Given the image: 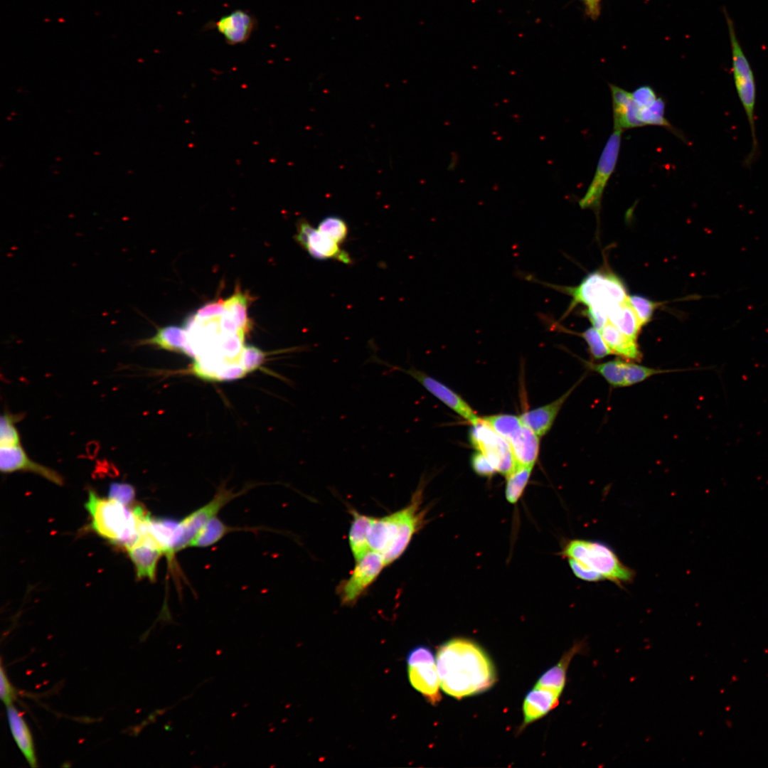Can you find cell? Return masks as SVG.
<instances>
[{
    "label": "cell",
    "instance_id": "cell-1",
    "mask_svg": "<svg viewBox=\"0 0 768 768\" xmlns=\"http://www.w3.org/2000/svg\"><path fill=\"white\" fill-rule=\"evenodd\" d=\"M436 663L442 690L457 699L482 693L496 679L488 654L468 639L454 638L440 645Z\"/></svg>",
    "mask_w": 768,
    "mask_h": 768
},
{
    "label": "cell",
    "instance_id": "cell-2",
    "mask_svg": "<svg viewBox=\"0 0 768 768\" xmlns=\"http://www.w3.org/2000/svg\"><path fill=\"white\" fill-rule=\"evenodd\" d=\"M425 483L421 480L404 508L382 517L370 516L367 530L370 550L378 553L386 566L406 550L413 536L426 524L427 508L422 507Z\"/></svg>",
    "mask_w": 768,
    "mask_h": 768
},
{
    "label": "cell",
    "instance_id": "cell-3",
    "mask_svg": "<svg viewBox=\"0 0 768 768\" xmlns=\"http://www.w3.org/2000/svg\"><path fill=\"white\" fill-rule=\"evenodd\" d=\"M85 507L91 517V529L111 543L127 550L141 538L142 523L148 514L142 506H126L90 490Z\"/></svg>",
    "mask_w": 768,
    "mask_h": 768
},
{
    "label": "cell",
    "instance_id": "cell-4",
    "mask_svg": "<svg viewBox=\"0 0 768 768\" xmlns=\"http://www.w3.org/2000/svg\"><path fill=\"white\" fill-rule=\"evenodd\" d=\"M723 14L729 33L732 71L735 90L745 111L751 133V149L743 161V166L750 169L759 155V146L755 124L757 85L750 63L737 36L735 24L725 8Z\"/></svg>",
    "mask_w": 768,
    "mask_h": 768
},
{
    "label": "cell",
    "instance_id": "cell-5",
    "mask_svg": "<svg viewBox=\"0 0 768 768\" xmlns=\"http://www.w3.org/2000/svg\"><path fill=\"white\" fill-rule=\"evenodd\" d=\"M560 554L582 563L622 588L625 584L631 583L636 576L635 571L624 565L613 549L603 542L571 539L566 542Z\"/></svg>",
    "mask_w": 768,
    "mask_h": 768
},
{
    "label": "cell",
    "instance_id": "cell-6",
    "mask_svg": "<svg viewBox=\"0 0 768 768\" xmlns=\"http://www.w3.org/2000/svg\"><path fill=\"white\" fill-rule=\"evenodd\" d=\"M526 278L570 295L572 300L565 316L567 315L570 310L577 304H583L587 306L600 307L609 314L610 309L614 306L621 304L628 299L624 284L619 278L612 274L600 272L590 273L575 287H561L545 283L538 281L530 276Z\"/></svg>",
    "mask_w": 768,
    "mask_h": 768
},
{
    "label": "cell",
    "instance_id": "cell-7",
    "mask_svg": "<svg viewBox=\"0 0 768 768\" xmlns=\"http://www.w3.org/2000/svg\"><path fill=\"white\" fill-rule=\"evenodd\" d=\"M471 425L469 432L471 446L487 457L496 472L506 476L513 471L517 466L508 441L481 417Z\"/></svg>",
    "mask_w": 768,
    "mask_h": 768
},
{
    "label": "cell",
    "instance_id": "cell-8",
    "mask_svg": "<svg viewBox=\"0 0 768 768\" xmlns=\"http://www.w3.org/2000/svg\"><path fill=\"white\" fill-rule=\"evenodd\" d=\"M356 562L348 577L341 581L336 587V593L343 605H354L386 567L383 557L373 550H369Z\"/></svg>",
    "mask_w": 768,
    "mask_h": 768
},
{
    "label": "cell",
    "instance_id": "cell-9",
    "mask_svg": "<svg viewBox=\"0 0 768 768\" xmlns=\"http://www.w3.org/2000/svg\"><path fill=\"white\" fill-rule=\"evenodd\" d=\"M411 685L433 705L441 699L440 681L433 652L425 646L412 649L407 656Z\"/></svg>",
    "mask_w": 768,
    "mask_h": 768
},
{
    "label": "cell",
    "instance_id": "cell-10",
    "mask_svg": "<svg viewBox=\"0 0 768 768\" xmlns=\"http://www.w3.org/2000/svg\"><path fill=\"white\" fill-rule=\"evenodd\" d=\"M622 132L614 130L607 139L597 162L592 181L585 194L580 200L582 208L598 210L604 188L614 173L621 146Z\"/></svg>",
    "mask_w": 768,
    "mask_h": 768
},
{
    "label": "cell",
    "instance_id": "cell-11",
    "mask_svg": "<svg viewBox=\"0 0 768 768\" xmlns=\"http://www.w3.org/2000/svg\"><path fill=\"white\" fill-rule=\"evenodd\" d=\"M239 494L221 486L209 502L178 521L180 535L174 548V553L188 547L201 528Z\"/></svg>",
    "mask_w": 768,
    "mask_h": 768
},
{
    "label": "cell",
    "instance_id": "cell-12",
    "mask_svg": "<svg viewBox=\"0 0 768 768\" xmlns=\"http://www.w3.org/2000/svg\"><path fill=\"white\" fill-rule=\"evenodd\" d=\"M296 242L316 260H335L346 265L352 263L349 254L341 245L321 233L304 219L297 224Z\"/></svg>",
    "mask_w": 768,
    "mask_h": 768
},
{
    "label": "cell",
    "instance_id": "cell-13",
    "mask_svg": "<svg viewBox=\"0 0 768 768\" xmlns=\"http://www.w3.org/2000/svg\"><path fill=\"white\" fill-rule=\"evenodd\" d=\"M373 359L377 363H382L394 370L402 371L410 375L431 394L471 424L479 421L480 417H477L472 408L461 396L433 377L412 367L404 368L380 361L378 358H373Z\"/></svg>",
    "mask_w": 768,
    "mask_h": 768
},
{
    "label": "cell",
    "instance_id": "cell-14",
    "mask_svg": "<svg viewBox=\"0 0 768 768\" xmlns=\"http://www.w3.org/2000/svg\"><path fill=\"white\" fill-rule=\"evenodd\" d=\"M257 21L250 12L235 9L215 21L209 22L206 29H215L230 46L245 43L256 30Z\"/></svg>",
    "mask_w": 768,
    "mask_h": 768
},
{
    "label": "cell",
    "instance_id": "cell-15",
    "mask_svg": "<svg viewBox=\"0 0 768 768\" xmlns=\"http://www.w3.org/2000/svg\"><path fill=\"white\" fill-rule=\"evenodd\" d=\"M0 470L4 474L31 472L57 485L63 484V478L58 471L31 459L21 444L0 447Z\"/></svg>",
    "mask_w": 768,
    "mask_h": 768
},
{
    "label": "cell",
    "instance_id": "cell-16",
    "mask_svg": "<svg viewBox=\"0 0 768 768\" xmlns=\"http://www.w3.org/2000/svg\"><path fill=\"white\" fill-rule=\"evenodd\" d=\"M127 551L135 567L138 580L146 578L154 582L159 560L164 555L161 548L151 537L143 534Z\"/></svg>",
    "mask_w": 768,
    "mask_h": 768
},
{
    "label": "cell",
    "instance_id": "cell-17",
    "mask_svg": "<svg viewBox=\"0 0 768 768\" xmlns=\"http://www.w3.org/2000/svg\"><path fill=\"white\" fill-rule=\"evenodd\" d=\"M612 102L614 130L622 132L625 129L643 127L639 119V107L635 103L631 92L616 85L609 84Z\"/></svg>",
    "mask_w": 768,
    "mask_h": 768
},
{
    "label": "cell",
    "instance_id": "cell-18",
    "mask_svg": "<svg viewBox=\"0 0 768 768\" xmlns=\"http://www.w3.org/2000/svg\"><path fill=\"white\" fill-rule=\"evenodd\" d=\"M134 346H150L169 351L193 356L188 341V331L176 325L159 327L154 335L134 341Z\"/></svg>",
    "mask_w": 768,
    "mask_h": 768
},
{
    "label": "cell",
    "instance_id": "cell-19",
    "mask_svg": "<svg viewBox=\"0 0 768 768\" xmlns=\"http://www.w3.org/2000/svg\"><path fill=\"white\" fill-rule=\"evenodd\" d=\"M581 380L582 379L578 380L567 391L552 402L523 413L520 416L522 422L529 427L538 437L544 436L550 430L562 406Z\"/></svg>",
    "mask_w": 768,
    "mask_h": 768
},
{
    "label": "cell",
    "instance_id": "cell-20",
    "mask_svg": "<svg viewBox=\"0 0 768 768\" xmlns=\"http://www.w3.org/2000/svg\"><path fill=\"white\" fill-rule=\"evenodd\" d=\"M540 437L523 423L507 440L517 467L534 466L540 451Z\"/></svg>",
    "mask_w": 768,
    "mask_h": 768
},
{
    "label": "cell",
    "instance_id": "cell-21",
    "mask_svg": "<svg viewBox=\"0 0 768 768\" xmlns=\"http://www.w3.org/2000/svg\"><path fill=\"white\" fill-rule=\"evenodd\" d=\"M560 695L553 690L535 686L524 698L522 728L553 710L558 705Z\"/></svg>",
    "mask_w": 768,
    "mask_h": 768
},
{
    "label": "cell",
    "instance_id": "cell-22",
    "mask_svg": "<svg viewBox=\"0 0 768 768\" xmlns=\"http://www.w3.org/2000/svg\"><path fill=\"white\" fill-rule=\"evenodd\" d=\"M586 649L585 641H578L566 651L557 664L547 670L538 680L535 686L547 688L561 695L566 681V673L570 661L577 654Z\"/></svg>",
    "mask_w": 768,
    "mask_h": 768
},
{
    "label": "cell",
    "instance_id": "cell-23",
    "mask_svg": "<svg viewBox=\"0 0 768 768\" xmlns=\"http://www.w3.org/2000/svg\"><path fill=\"white\" fill-rule=\"evenodd\" d=\"M599 331L612 353L629 361L641 360V353L636 340L624 334L609 321Z\"/></svg>",
    "mask_w": 768,
    "mask_h": 768
},
{
    "label": "cell",
    "instance_id": "cell-24",
    "mask_svg": "<svg viewBox=\"0 0 768 768\" xmlns=\"http://www.w3.org/2000/svg\"><path fill=\"white\" fill-rule=\"evenodd\" d=\"M7 717L12 735L31 767H36L33 738L30 730L21 714L13 705L6 706Z\"/></svg>",
    "mask_w": 768,
    "mask_h": 768
},
{
    "label": "cell",
    "instance_id": "cell-25",
    "mask_svg": "<svg viewBox=\"0 0 768 768\" xmlns=\"http://www.w3.org/2000/svg\"><path fill=\"white\" fill-rule=\"evenodd\" d=\"M350 513L352 521L348 532V543L355 560H359L370 550L367 530L370 522V516L358 512L351 508Z\"/></svg>",
    "mask_w": 768,
    "mask_h": 768
},
{
    "label": "cell",
    "instance_id": "cell-26",
    "mask_svg": "<svg viewBox=\"0 0 768 768\" xmlns=\"http://www.w3.org/2000/svg\"><path fill=\"white\" fill-rule=\"evenodd\" d=\"M252 297L243 292L237 285L234 294L225 300V312L233 319L240 331L247 334L252 329V323L247 315V309Z\"/></svg>",
    "mask_w": 768,
    "mask_h": 768
},
{
    "label": "cell",
    "instance_id": "cell-27",
    "mask_svg": "<svg viewBox=\"0 0 768 768\" xmlns=\"http://www.w3.org/2000/svg\"><path fill=\"white\" fill-rule=\"evenodd\" d=\"M609 321L626 336L637 339L642 326L636 312L630 305L628 299L614 306L608 314Z\"/></svg>",
    "mask_w": 768,
    "mask_h": 768
},
{
    "label": "cell",
    "instance_id": "cell-28",
    "mask_svg": "<svg viewBox=\"0 0 768 768\" xmlns=\"http://www.w3.org/2000/svg\"><path fill=\"white\" fill-rule=\"evenodd\" d=\"M235 530L222 521L217 516L209 520L193 538L188 547L207 548L219 542L225 535Z\"/></svg>",
    "mask_w": 768,
    "mask_h": 768
},
{
    "label": "cell",
    "instance_id": "cell-29",
    "mask_svg": "<svg viewBox=\"0 0 768 768\" xmlns=\"http://www.w3.org/2000/svg\"><path fill=\"white\" fill-rule=\"evenodd\" d=\"M533 466H518L507 475L505 488L506 501L516 504L518 502L528 484Z\"/></svg>",
    "mask_w": 768,
    "mask_h": 768
},
{
    "label": "cell",
    "instance_id": "cell-30",
    "mask_svg": "<svg viewBox=\"0 0 768 768\" xmlns=\"http://www.w3.org/2000/svg\"><path fill=\"white\" fill-rule=\"evenodd\" d=\"M587 366L597 373L612 387H626L624 373V361L619 358L600 363L586 362Z\"/></svg>",
    "mask_w": 768,
    "mask_h": 768
},
{
    "label": "cell",
    "instance_id": "cell-31",
    "mask_svg": "<svg viewBox=\"0 0 768 768\" xmlns=\"http://www.w3.org/2000/svg\"><path fill=\"white\" fill-rule=\"evenodd\" d=\"M665 109L666 102L661 97H658L651 105L639 108V119L643 126L656 125L664 127L680 137L678 132L665 117Z\"/></svg>",
    "mask_w": 768,
    "mask_h": 768
},
{
    "label": "cell",
    "instance_id": "cell-32",
    "mask_svg": "<svg viewBox=\"0 0 768 768\" xmlns=\"http://www.w3.org/2000/svg\"><path fill=\"white\" fill-rule=\"evenodd\" d=\"M496 432L508 440L523 425L520 416L495 415L481 417Z\"/></svg>",
    "mask_w": 768,
    "mask_h": 768
},
{
    "label": "cell",
    "instance_id": "cell-33",
    "mask_svg": "<svg viewBox=\"0 0 768 768\" xmlns=\"http://www.w3.org/2000/svg\"><path fill=\"white\" fill-rule=\"evenodd\" d=\"M22 419V415L12 414L5 411L0 418V447L21 444V437L16 424Z\"/></svg>",
    "mask_w": 768,
    "mask_h": 768
},
{
    "label": "cell",
    "instance_id": "cell-34",
    "mask_svg": "<svg viewBox=\"0 0 768 768\" xmlns=\"http://www.w3.org/2000/svg\"><path fill=\"white\" fill-rule=\"evenodd\" d=\"M317 228L340 245L346 240L348 234L346 222L337 215L324 217L319 222Z\"/></svg>",
    "mask_w": 768,
    "mask_h": 768
},
{
    "label": "cell",
    "instance_id": "cell-35",
    "mask_svg": "<svg viewBox=\"0 0 768 768\" xmlns=\"http://www.w3.org/2000/svg\"><path fill=\"white\" fill-rule=\"evenodd\" d=\"M672 371L652 368L631 361H624V373L626 387L643 382L654 375Z\"/></svg>",
    "mask_w": 768,
    "mask_h": 768
},
{
    "label": "cell",
    "instance_id": "cell-36",
    "mask_svg": "<svg viewBox=\"0 0 768 768\" xmlns=\"http://www.w3.org/2000/svg\"><path fill=\"white\" fill-rule=\"evenodd\" d=\"M582 336L587 342L593 358H603L612 353L600 331L595 328H588L582 334Z\"/></svg>",
    "mask_w": 768,
    "mask_h": 768
},
{
    "label": "cell",
    "instance_id": "cell-37",
    "mask_svg": "<svg viewBox=\"0 0 768 768\" xmlns=\"http://www.w3.org/2000/svg\"><path fill=\"white\" fill-rule=\"evenodd\" d=\"M136 496L135 489L125 482H112L109 486L108 498L123 504L131 506Z\"/></svg>",
    "mask_w": 768,
    "mask_h": 768
},
{
    "label": "cell",
    "instance_id": "cell-38",
    "mask_svg": "<svg viewBox=\"0 0 768 768\" xmlns=\"http://www.w3.org/2000/svg\"><path fill=\"white\" fill-rule=\"evenodd\" d=\"M628 301L636 312L641 326L647 324L651 319L656 304L639 295L628 296Z\"/></svg>",
    "mask_w": 768,
    "mask_h": 768
},
{
    "label": "cell",
    "instance_id": "cell-39",
    "mask_svg": "<svg viewBox=\"0 0 768 768\" xmlns=\"http://www.w3.org/2000/svg\"><path fill=\"white\" fill-rule=\"evenodd\" d=\"M266 353L254 346H245L240 355V364L247 373L255 370L265 361Z\"/></svg>",
    "mask_w": 768,
    "mask_h": 768
},
{
    "label": "cell",
    "instance_id": "cell-40",
    "mask_svg": "<svg viewBox=\"0 0 768 768\" xmlns=\"http://www.w3.org/2000/svg\"><path fill=\"white\" fill-rule=\"evenodd\" d=\"M470 462L472 470L479 476L491 478L496 473L489 460L481 452L473 453Z\"/></svg>",
    "mask_w": 768,
    "mask_h": 768
},
{
    "label": "cell",
    "instance_id": "cell-41",
    "mask_svg": "<svg viewBox=\"0 0 768 768\" xmlns=\"http://www.w3.org/2000/svg\"><path fill=\"white\" fill-rule=\"evenodd\" d=\"M225 311V300L218 299L210 302L198 309L195 315L196 319L205 320L216 319Z\"/></svg>",
    "mask_w": 768,
    "mask_h": 768
},
{
    "label": "cell",
    "instance_id": "cell-42",
    "mask_svg": "<svg viewBox=\"0 0 768 768\" xmlns=\"http://www.w3.org/2000/svg\"><path fill=\"white\" fill-rule=\"evenodd\" d=\"M568 562L574 575L582 580L597 582L604 580L599 572L575 560L568 559Z\"/></svg>",
    "mask_w": 768,
    "mask_h": 768
},
{
    "label": "cell",
    "instance_id": "cell-43",
    "mask_svg": "<svg viewBox=\"0 0 768 768\" xmlns=\"http://www.w3.org/2000/svg\"><path fill=\"white\" fill-rule=\"evenodd\" d=\"M631 95L639 108L651 105L658 97L654 90L649 85L639 87L631 92Z\"/></svg>",
    "mask_w": 768,
    "mask_h": 768
},
{
    "label": "cell",
    "instance_id": "cell-44",
    "mask_svg": "<svg viewBox=\"0 0 768 768\" xmlns=\"http://www.w3.org/2000/svg\"><path fill=\"white\" fill-rule=\"evenodd\" d=\"M0 698L2 702L6 705H10L16 698L15 690L11 686L9 681L6 675L4 672L2 664L0 669Z\"/></svg>",
    "mask_w": 768,
    "mask_h": 768
},
{
    "label": "cell",
    "instance_id": "cell-45",
    "mask_svg": "<svg viewBox=\"0 0 768 768\" xmlns=\"http://www.w3.org/2000/svg\"><path fill=\"white\" fill-rule=\"evenodd\" d=\"M588 12L592 17L597 16L599 13V0H584Z\"/></svg>",
    "mask_w": 768,
    "mask_h": 768
},
{
    "label": "cell",
    "instance_id": "cell-46",
    "mask_svg": "<svg viewBox=\"0 0 768 768\" xmlns=\"http://www.w3.org/2000/svg\"><path fill=\"white\" fill-rule=\"evenodd\" d=\"M458 159H459V158H458V156H457V155L456 154H453V155H452L450 156L449 163L448 164V169L449 171H453V170H454L456 169V167H457V166L458 164V161H459Z\"/></svg>",
    "mask_w": 768,
    "mask_h": 768
}]
</instances>
